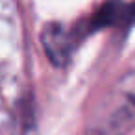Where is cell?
Wrapping results in <instances>:
<instances>
[{
    "mask_svg": "<svg viewBox=\"0 0 135 135\" xmlns=\"http://www.w3.org/2000/svg\"><path fill=\"white\" fill-rule=\"evenodd\" d=\"M135 126V70L126 74L96 107L89 135H124Z\"/></svg>",
    "mask_w": 135,
    "mask_h": 135,
    "instance_id": "1",
    "label": "cell"
},
{
    "mask_svg": "<svg viewBox=\"0 0 135 135\" xmlns=\"http://www.w3.org/2000/svg\"><path fill=\"white\" fill-rule=\"evenodd\" d=\"M43 45L52 63L65 65L70 59V54L78 45V39L74 37L70 28L61 24H48L45 26V32H43Z\"/></svg>",
    "mask_w": 135,
    "mask_h": 135,
    "instance_id": "2",
    "label": "cell"
}]
</instances>
